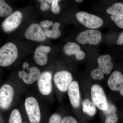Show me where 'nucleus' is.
<instances>
[{"label":"nucleus","mask_w":123,"mask_h":123,"mask_svg":"<svg viewBox=\"0 0 123 123\" xmlns=\"http://www.w3.org/2000/svg\"><path fill=\"white\" fill-rule=\"evenodd\" d=\"M98 67L91 71V75L95 80H101L104 77V73L110 74L112 70L114 64L111 62V58L108 55L100 56L97 59Z\"/></svg>","instance_id":"nucleus-1"},{"label":"nucleus","mask_w":123,"mask_h":123,"mask_svg":"<svg viewBox=\"0 0 123 123\" xmlns=\"http://www.w3.org/2000/svg\"><path fill=\"white\" fill-rule=\"evenodd\" d=\"M18 56V50L16 45L9 43L0 49V65L3 67L9 66L13 63Z\"/></svg>","instance_id":"nucleus-2"},{"label":"nucleus","mask_w":123,"mask_h":123,"mask_svg":"<svg viewBox=\"0 0 123 123\" xmlns=\"http://www.w3.org/2000/svg\"><path fill=\"white\" fill-rule=\"evenodd\" d=\"M76 17L81 24L88 29H98L103 24V20L101 18L84 11L77 13Z\"/></svg>","instance_id":"nucleus-3"},{"label":"nucleus","mask_w":123,"mask_h":123,"mask_svg":"<svg viewBox=\"0 0 123 123\" xmlns=\"http://www.w3.org/2000/svg\"><path fill=\"white\" fill-rule=\"evenodd\" d=\"M102 39L101 31L95 29L86 30L78 34L76 38L77 42L82 44L87 43L96 45L99 44Z\"/></svg>","instance_id":"nucleus-4"},{"label":"nucleus","mask_w":123,"mask_h":123,"mask_svg":"<svg viewBox=\"0 0 123 123\" xmlns=\"http://www.w3.org/2000/svg\"><path fill=\"white\" fill-rule=\"evenodd\" d=\"M25 107L31 123H39L41 114L39 105L37 100L33 97H29L25 99Z\"/></svg>","instance_id":"nucleus-5"},{"label":"nucleus","mask_w":123,"mask_h":123,"mask_svg":"<svg viewBox=\"0 0 123 123\" xmlns=\"http://www.w3.org/2000/svg\"><path fill=\"white\" fill-rule=\"evenodd\" d=\"M91 99L93 103L101 111H106L108 108V103L103 88L99 85L95 84L91 89Z\"/></svg>","instance_id":"nucleus-6"},{"label":"nucleus","mask_w":123,"mask_h":123,"mask_svg":"<svg viewBox=\"0 0 123 123\" xmlns=\"http://www.w3.org/2000/svg\"><path fill=\"white\" fill-rule=\"evenodd\" d=\"M54 81L55 85L60 91L65 92L68 90L73 82V77L68 71H59L55 74Z\"/></svg>","instance_id":"nucleus-7"},{"label":"nucleus","mask_w":123,"mask_h":123,"mask_svg":"<svg viewBox=\"0 0 123 123\" xmlns=\"http://www.w3.org/2000/svg\"><path fill=\"white\" fill-rule=\"evenodd\" d=\"M13 88L8 84H5L0 89V106L3 110L8 109L13 100Z\"/></svg>","instance_id":"nucleus-8"},{"label":"nucleus","mask_w":123,"mask_h":123,"mask_svg":"<svg viewBox=\"0 0 123 123\" xmlns=\"http://www.w3.org/2000/svg\"><path fill=\"white\" fill-rule=\"evenodd\" d=\"M22 18L21 12L16 11L9 15L2 22L1 27L3 30L10 32L17 29L21 24Z\"/></svg>","instance_id":"nucleus-9"},{"label":"nucleus","mask_w":123,"mask_h":123,"mask_svg":"<svg viewBox=\"0 0 123 123\" xmlns=\"http://www.w3.org/2000/svg\"><path fill=\"white\" fill-rule=\"evenodd\" d=\"M52 76L49 72H44L41 73L38 79L37 84L40 93L44 95H47L52 90Z\"/></svg>","instance_id":"nucleus-10"},{"label":"nucleus","mask_w":123,"mask_h":123,"mask_svg":"<svg viewBox=\"0 0 123 123\" xmlns=\"http://www.w3.org/2000/svg\"><path fill=\"white\" fill-rule=\"evenodd\" d=\"M26 38L33 41L43 42L46 39V35L39 25L36 23L31 24L25 33Z\"/></svg>","instance_id":"nucleus-11"},{"label":"nucleus","mask_w":123,"mask_h":123,"mask_svg":"<svg viewBox=\"0 0 123 123\" xmlns=\"http://www.w3.org/2000/svg\"><path fill=\"white\" fill-rule=\"evenodd\" d=\"M108 84L111 90L119 91L120 95L123 97V75L120 72H113L108 79Z\"/></svg>","instance_id":"nucleus-12"},{"label":"nucleus","mask_w":123,"mask_h":123,"mask_svg":"<svg viewBox=\"0 0 123 123\" xmlns=\"http://www.w3.org/2000/svg\"><path fill=\"white\" fill-rule=\"evenodd\" d=\"M29 73L25 72V70L19 71L18 76L23 80L26 84H31L37 81L39 78L41 73L40 70L36 67H31L27 69Z\"/></svg>","instance_id":"nucleus-13"},{"label":"nucleus","mask_w":123,"mask_h":123,"mask_svg":"<svg viewBox=\"0 0 123 123\" xmlns=\"http://www.w3.org/2000/svg\"><path fill=\"white\" fill-rule=\"evenodd\" d=\"M64 53L67 55H74L77 60H81L85 57V54L81 50L80 46L73 42H68L63 47Z\"/></svg>","instance_id":"nucleus-14"},{"label":"nucleus","mask_w":123,"mask_h":123,"mask_svg":"<svg viewBox=\"0 0 123 123\" xmlns=\"http://www.w3.org/2000/svg\"><path fill=\"white\" fill-rule=\"evenodd\" d=\"M68 91L69 98L72 106L75 108H77L80 103V96L78 82L76 81H73Z\"/></svg>","instance_id":"nucleus-15"},{"label":"nucleus","mask_w":123,"mask_h":123,"mask_svg":"<svg viewBox=\"0 0 123 123\" xmlns=\"http://www.w3.org/2000/svg\"><path fill=\"white\" fill-rule=\"evenodd\" d=\"M51 48L49 46H40L36 49L34 52V59L36 63L40 66H44L48 61L47 54L51 51Z\"/></svg>","instance_id":"nucleus-16"},{"label":"nucleus","mask_w":123,"mask_h":123,"mask_svg":"<svg viewBox=\"0 0 123 123\" xmlns=\"http://www.w3.org/2000/svg\"><path fill=\"white\" fill-rule=\"evenodd\" d=\"M117 108L115 106L111 103H108L107 110L104 111L105 115V123H116L118 121V117L116 114Z\"/></svg>","instance_id":"nucleus-17"},{"label":"nucleus","mask_w":123,"mask_h":123,"mask_svg":"<svg viewBox=\"0 0 123 123\" xmlns=\"http://www.w3.org/2000/svg\"><path fill=\"white\" fill-rule=\"evenodd\" d=\"M106 12L111 15L123 17V4L120 2L113 4L107 9Z\"/></svg>","instance_id":"nucleus-18"},{"label":"nucleus","mask_w":123,"mask_h":123,"mask_svg":"<svg viewBox=\"0 0 123 123\" xmlns=\"http://www.w3.org/2000/svg\"><path fill=\"white\" fill-rule=\"evenodd\" d=\"M83 112L90 116H93L96 112V106L91 101L86 99L82 103Z\"/></svg>","instance_id":"nucleus-19"},{"label":"nucleus","mask_w":123,"mask_h":123,"mask_svg":"<svg viewBox=\"0 0 123 123\" xmlns=\"http://www.w3.org/2000/svg\"><path fill=\"white\" fill-rule=\"evenodd\" d=\"M52 29L51 30L46 29L44 33L47 37L52 38L56 39L59 38L61 35L60 31L59 29L60 24L59 23L55 22L52 25Z\"/></svg>","instance_id":"nucleus-20"},{"label":"nucleus","mask_w":123,"mask_h":123,"mask_svg":"<svg viewBox=\"0 0 123 123\" xmlns=\"http://www.w3.org/2000/svg\"><path fill=\"white\" fill-rule=\"evenodd\" d=\"M12 8L6 3L4 0H0V17H8L12 14Z\"/></svg>","instance_id":"nucleus-21"},{"label":"nucleus","mask_w":123,"mask_h":123,"mask_svg":"<svg viewBox=\"0 0 123 123\" xmlns=\"http://www.w3.org/2000/svg\"><path fill=\"white\" fill-rule=\"evenodd\" d=\"M9 123H22L21 117L18 110L15 109L12 111L9 118Z\"/></svg>","instance_id":"nucleus-22"},{"label":"nucleus","mask_w":123,"mask_h":123,"mask_svg":"<svg viewBox=\"0 0 123 123\" xmlns=\"http://www.w3.org/2000/svg\"><path fill=\"white\" fill-rule=\"evenodd\" d=\"M111 18L117 26L123 29V17L111 15Z\"/></svg>","instance_id":"nucleus-23"},{"label":"nucleus","mask_w":123,"mask_h":123,"mask_svg":"<svg viewBox=\"0 0 123 123\" xmlns=\"http://www.w3.org/2000/svg\"><path fill=\"white\" fill-rule=\"evenodd\" d=\"M59 0H53L51 4V10L52 12L55 14L59 13L60 12V7L58 5Z\"/></svg>","instance_id":"nucleus-24"},{"label":"nucleus","mask_w":123,"mask_h":123,"mask_svg":"<svg viewBox=\"0 0 123 123\" xmlns=\"http://www.w3.org/2000/svg\"><path fill=\"white\" fill-rule=\"evenodd\" d=\"M61 117L60 115L54 114L49 119V123H61Z\"/></svg>","instance_id":"nucleus-25"},{"label":"nucleus","mask_w":123,"mask_h":123,"mask_svg":"<svg viewBox=\"0 0 123 123\" xmlns=\"http://www.w3.org/2000/svg\"><path fill=\"white\" fill-rule=\"evenodd\" d=\"M41 3L40 8L42 11H44L49 9L50 6L48 4V0H39Z\"/></svg>","instance_id":"nucleus-26"},{"label":"nucleus","mask_w":123,"mask_h":123,"mask_svg":"<svg viewBox=\"0 0 123 123\" xmlns=\"http://www.w3.org/2000/svg\"><path fill=\"white\" fill-rule=\"evenodd\" d=\"M61 123H78L76 119L71 116L64 117L61 121Z\"/></svg>","instance_id":"nucleus-27"},{"label":"nucleus","mask_w":123,"mask_h":123,"mask_svg":"<svg viewBox=\"0 0 123 123\" xmlns=\"http://www.w3.org/2000/svg\"><path fill=\"white\" fill-rule=\"evenodd\" d=\"M53 23L51 21L45 20L43 21L40 23V25L43 27H47L52 25Z\"/></svg>","instance_id":"nucleus-28"},{"label":"nucleus","mask_w":123,"mask_h":123,"mask_svg":"<svg viewBox=\"0 0 123 123\" xmlns=\"http://www.w3.org/2000/svg\"><path fill=\"white\" fill-rule=\"evenodd\" d=\"M117 43L118 45H121L123 44V31L120 33L118 38Z\"/></svg>","instance_id":"nucleus-29"},{"label":"nucleus","mask_w":123,"mask_h":123,"mask_svg":"<svg viewBox=\"0 0 123 123\" xmlns=\"http://www.w3.org/2000/svg\"><path fill=\"white\" fill-rule=\"evenodd\" d=\"M29 64L26 62H25L23 64L22 67L23 70H25L29 68Z\"/></svg>","instance_id":"nucleus-30"},{"label":"nucleus","mask_w":123,"mask_h":123,"mask_svg":"<svg viewBox=\"0 0 123 123\" xmlns=\"http://www.w3.org/2000/svg\"><path fill=\"white\" fill-rule=\"evenodd\" d=\"M75 1L77 2H80L83 1V0H76Z\"/></svg>","instance_id":"nucleus-31"}]
</instances>
